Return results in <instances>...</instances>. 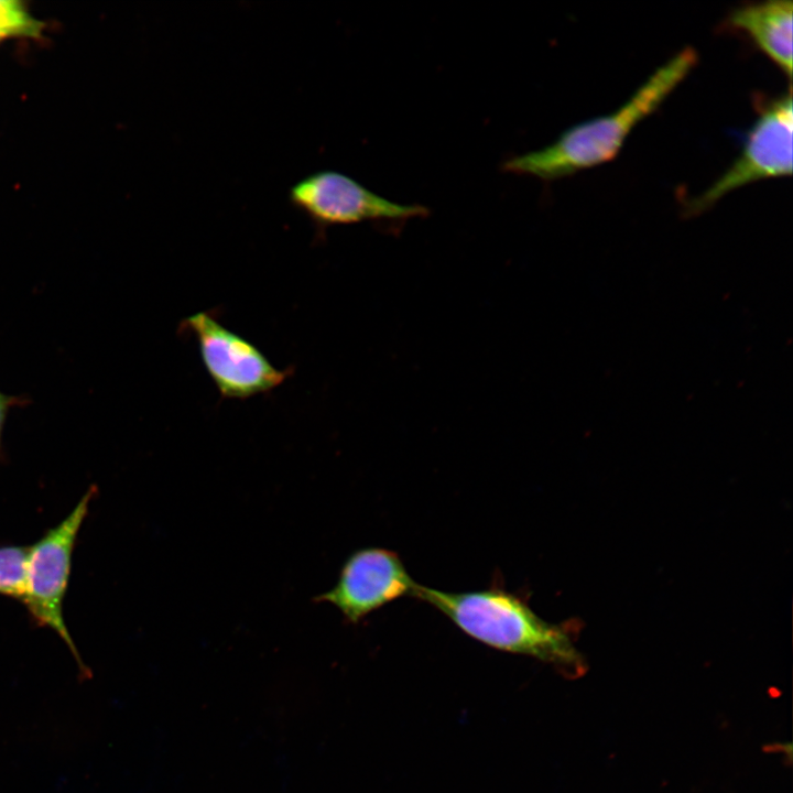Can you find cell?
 Here are the masks:
<instances>
[{
	"mask_svg": "<svg viewBox=\"0 0 793 793\" xmlns=\"http://www.w3.org/2000/svg\"><path fill=\"white\" fill-rule=\"evenodd\" d=\"M289 200L319 229L366 221H405L430 213L419 204L390 200L350 176L330 170L301 178L290 188Z\"/></svg>",
	"mask_w": 793,
	"mask_h": 793,
	"instance_id": "6",
	"label": "cell"
},
{
	"mask_svg": "<svg viewBox=\"0 0 793 793\" xmlns=\"http://www.w3.org/2000/svg\"><path fill=\"white\" fill-rule=\"evenodd\" d=\"M697 62L696 50L685 46L659 66L619 109L571 127L542 149L506 160L502 171L552 182L611 161L632 130L659 109Z\"/></svg>",
	"mask_w": 793,
	"mask_h": 793,
	"instance_id": "1",
	"label": "cell"
},
{
	"mask_svg": "<svg viewBox=\"0 0 793 793\" xmlns=\"http://www.w3.org/2000/svg\"><path fill=\"white\" fill-rule=\"evenodd\" d=\"M413 596L488 647L548 662L564 673L580 670L566 627L543 620L525 600L503 588L448 593L419 584Z\"/></svg>",
	"mask_w": 793,
	"mask_h": 793,
	"instance_id": "2",
	"label": "cell"
},
{
	"mask_svg": "<svg viewBox=\"0 0 793 793\" xmlns=\"http://www.w3.org/2000/svg\"><path fill=\"white\" fill-rule=\"evenodd\" d=\"M182 327L196 340L203 366L224 399L246 400L281 385L290 369H280L251 341L200 312Z\"/></svg>",
	"mask_w": 793,
	"mask_h": 793,
	"instance_id": "5",
	"label": "cell"
},
{
	"mask_svg": "<svg viewBox=\"0 0 793 793\" xmlns=\"http://www.w3.org/2000/svg\"><path fill=\"white\" fill-rule=\"evenodd\" d=\"M29 546L0 547V594L23 602Z\"/></svg>",
	"mask_w": 793,
	"mask_h": 793,
	"instance_id": "9",
	"label": "cell"
},
{
	"mask_svg": "<svg viewBox=\"0 0 793 793\" xmlns=\"http://www.w3.org/2000/svg\"><path fill=\"white\" fill-rule=\"evenodd\" d=\"M417 583L400 556L383 547L360 548L345 561L336 585L316 597L335 606L349 623L403 596H413Z\"/></svg>",
	"mask_w": 793,
	"mask_h": 793,
	"instance_id": "7",
	"label": "cell"
},
{
	"mask_svg": "<svg viewBox=\"0 0 793 793\" xmlns=\"http://www.w3.org/2000/svg\"><path fill=\"white\" fill-rule=\"evenodd\" d=\"M792 88L776 96L754 97L757 117L746 134L740 154L702 194L685 203L684 213L695 216L729 193L757 181L791 176L793 102Z\"/></svg>",
	"mask_w": 793,
	"mask_h": 793,
	"instance_id": "3",
	"label": "cell"
},
{
	"mask_svg": "<svg viewBox=\"0 0 793 793\" xmlns=\"http://www.w3.org/2000/svg\"><path fill=\"white\" fill-rule=\"evenodd\" d=\"M94 493L89 489L70 513L29 546L23 604L39 623L54 630L67 644L78 663L82 677L90 672L80 659L63 615L75 541Z\"/></svg>",
	"mask_w": 793,
	"mask_h": 793,
	"instance_id": "4",
	"label": "cell"
},
{
	"mask_svg": "<svg viewBox=\"0 0 793 793\" xmlns=\"http://www.w3.org/2000/svg\"><path fill=\"white\" fill-rule=\"evenodd\" d=\"M792 20L791 0H765L731 9L720 28L746 35L791 80Z\"/></svg>",
	"mask_w": 793,
	"mask_h": 793,
	"instance_id": "8",
	"label": "cell"
},
{
	"mask_svg": "<svg viewBox=\"0 0 793 793\" xmlns=\"http://www.w3.org/2000/svg\"><path fill=\"white\" fill-rule=\"evenodd\" d=\"M15 403H17L15 398L7 395L0 391V439H1L2 427L4 424L6 416L8 414V411Z\"/></svg>",
	"mask_w": 793,
	"mask_h": 793,
	"instance_id": "10",
	"label": "cell"
}]
</instances>
